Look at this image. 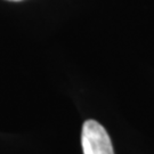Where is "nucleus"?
<instances>
[{"instance_id":"nucleus-1","label":"nucleus","mask_w":154,"mask_h":154,"mask_svg":"<svg viewBox=\"0 0 154 154\" xmlns=\"http://www.w3.org/2000/svg\"><path fill=\"white\" fill-rule=\"evenodd\" d=\"M81 145L83 154H114L107 131L95 120H87L83 123Z\"/></svg>"},{"instance_id":"nucleus-2","label":"nucleus","mask_w":154,"mask_h":154,"mask_svg":"<svg viewBox=\"0 0 154 154\" xmlns=\"http://www.w3.org/2000/svg\"><path fill=\"white\" fill-rule=\"evenodd\" d=\"M8 1H21V0H8Z\"/></svg>"}]
</instances>
